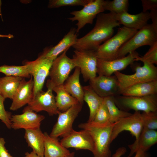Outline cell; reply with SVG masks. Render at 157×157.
Here are the masks:
<instances>
[{
	"instance_id": "obj_33",
	"label": "cell",
	"mask_w": 157,
	"mask_h": 157,
	"mask_svg": "<svg viewBox=\"0 0 157 157\" xmlns=\"http://www.w3.org/2000/svg\"><path fill=\"white\" fill-rule=\"evenodd\" d=\"M142 119L143 128L156 130L157 129V111L141 113Z\"/></svg>"
},
{
	"instance_id": "obj_23",
	"label": "cell",
	"mask_w": 157,
	"mask_h": 157,
	"mask_svg": "<svg viewBox=\"0 0 157 157\" xmlns=\"http://www.w3.org/2000/svg\"><path fill=\"white\" fill-rule=\"evenodd\" d=\"M24 138L33 151L39 157H44V135L40 128L25 130Z\"/></svg>"
},
{
	"instance_id": "obj_16",
	"label": "cell",
	"mask_w": 157,
	"mask_h": 157,
	"mask_svg": "<svg viewBox=\"0 0 157 157\" xmlns=\"http://www.w3.org/2000/svg\"><path fill=\"white\" fill-rule=\"evenodd\" d=\"M45 118L44 116L37 114L27 106L24 108L22 114L12 115L11 128L25 130L40 128L41 122Z\"/></svg>"
},
{
	"instance_id": "obj_36",
	"label": "cell",
	"mask_w": 157,
	"mask_h": 157,
	"mask_svg": "<svg viewBox=\"0 0 157 157\" xmlns=\"http://www.w3.org/2000/svg\"><path fill=\"white\" fill-rule=\"evenodd\" d=\"M5 99L0 94V119L9 129L11 128L10 119L11 113L6 111L4 108V102Z\"/></svg>"
},
{
	"instance_id": "obj_37",
	"label": "cell",
	"mask_w": 157,
	"mask_h": 157,
	"mask_svg": "<svg viewBox=\"0 0 157 157\" xmlns=\"http://www.w3.org/2000/svg\"><path fill=\"white\" fill-rule=\"evenodd\" d=\"M142 12H146L150 10V11L157 10V0H142Z\"/></svg>"
},
{
	"instance_id": "obj_35",
	"label": "cell",
	"mask_w": 157,
	"mask_h": 157,
	"mask_svg": "<svg viewBox=\"0 0 157 157\" xmlns=\"http://www.w3.org/2000/svg\"><path fill=\"white\" fill-rule=\"evenodd\" d=\"M140 61L143 63L146 62L151 64H157V42L150 46L146 53L142 57L138 56L135 61Z\"/></svg>"
},
{
	"instance_id": "obj_6",
	"label": "cell",
	"mask_w": 157,
	"mask_h": 157,
	"mask_svg": "<svg viewBox=\"0 0 157 157\" xmlns=\"http://www.w3.org/2000/svg\"><path fill=\"white\" fill-rule=\"evenodd\" d=\"M114 98L116 106L122 110L128 112L132 110L145 113L157 111V94L142 97L115 96Z\"/></svg>"
},
{
	"instance_id": "obj_9",
	"label": "cell",
	"mask_w": 157,
	"mask_h": 157,
	"mask_svg": "<svg viewBox=\"0 0 157 157\" xmlns=\"http://www.w3.org/2000/svg\"><path fill=\"white\" fill-rule=\"evenodd\" d=\"M72 58L76 67L80 70L85 82L97 76V58L95 51L75 50Z\"/></svg>"
},
{
	"instance_id": "obj_32",
	"label": "cell",
	"mask_w": 157,
	"mask_h": 157,
	"mask_svg": "<svg viewBox=\"0 0 157 157\" xmlns=\"http://www.w3.org/2000/svg\"><path fill=\"white\" fill-rule=\"evenodd\" d=\"M92 0H50L48 7L50 8H58L65 6H82L83 7Z\"/></svg>"
},
{
	"instance_id": "obj_8",
	"label": "cell",
	"mask_w": 157,
	"mask_h": 157,
	"mask_svg": "<svg viewBox=\"0 0 157 157\" xmlns=\"http://www.w3.org/2000/svg\"><path fill=\"white\" fill-rule=\"evenodd\" d=\"M104 0H92L88 4L83 7L81 10L70 12L73 16L68 18L72 22L76 21L78 33L87 24H92L94 19L99 14L105 10L103 7Z\"/></svg>"
},
{
	"instance_id": "obj_20",
	"label": "cell",
	"mask_w": 157,
	"mask_h": 157,
	"mask_svg": "<svg viewBox=\"0 0 157 157\" xmlns=\"http://www.w3.org/2000/svg\"><path fill=\"white\" fill-rule=\"evenodd\" d=\"M157 142V131L143 129L138 138L133 144L128 145L130 152L127 157L131 156L138 151L146 152Z\"/></svg>"
},
{
	"instance_id": "obj_31",
	"label": "cell",
	"mask_w": 157,
	"mask_h": 157,
	"mask_svg": "<svg viewBox=\"0 0 157 157\" xmlns=\"http://www.w3.org/2000/svg\"><path fill=\"white\" fill-rule=\"evenodd\" d=\"M129 6L128 0L104 1L103 7L104 10H108L110 12L116 14L128 12Z\"/></svg>"
},
{
	"instance_id": "obj_40",
	"label": "cell",
	"mask_w": 157,
	"mask_h": 157,
	"mask_svg": "<svg viewBox=\"0 0 157 157\" xmlns=\"http://www.w3.org/2000/svg\"><path fill=\"white\" fill-rule=\"evenodd\" d=\"M150 19L152 21L151 24L154 28L157 30V10L150 11L149 13Z\"/></svg>"
},
{
	"instance_id": "obj_34",
	"label": "cell",
	"mask_w": 157,
	"mask_h": 157,
	"mask_svg": "<svg viewBox=\"0 0 157 157\" xmlns=\"http://www.w3.org/2000/svg\"><path fill=\"white\" fill-rule=\"evenodd\" d=\"M90 122L99 125L110 123L109 113L104 101L97 113L93 121Z\"/></svg>"
},
{
	"instance_id": "obj_12",
	"label": "cell",
	"mask_w": 157,
	"mask_h": 157,
	"mask_svg": "<svg viewBox=\"0 0 157 157\" xmlns=\"http://www.w3.org/2000/svg\"><path fill=\"white\" fill-rule=\"evenodd\" d=\"M47 87V91L42 90L37 93L33 97L27 106L36 113L45 111L50 116L58 114L60 111L56 105L53 88Z\"/></svg>"
},
{
	"instance_id": "obj_5",
	"label": "cell",
	"mask_w": 157,
	"mask_h": 157,
	"mask_svg": "<svg viewBox=\"0 0 157 157\" xmlns=\"http://www.w3.org/2000/svg\"><path fill=\"white\" fill-rule=\"evenodd\" d=\"M157 42V30L152 24H147L124 43L119 50L116 59L123 58L138 48L144 45L150 46Z\"/></svg>"
},
{
	"instance_id": "obj_28",
	"label": "cell",
	"mask_w": 157,
	"mask_h": 157,
	"mask_svg": "<svg viewBox=\"0 0 157 157\" xmlns=\"http://www.w3.org/2000/svg\"><path fill=\"white\" fill-rule=\"evenodd\" d=\"M23 78L12 76H6L0 78L1 94L5 99L8 98L12 100Z\"/></svg>"
},
{
	"instance_id": "obj_25",
	"label": "cell",
	"mask_w": 157,
	"mask_h": 157,
	"mask_svg": "<svg viewBox=\"0 0 157 157\" xmlns=\"http://www.w3.org/2000/svg\"><path fill=\"white\" fill-rule=\"evenodd\" d=\"M44 133V157H62L70 153L69 151L61 144L58 138L51 137L46 132Z\"/></svg>"
},
{
	"instance_id": "obj_29",
	"label": "cell",
	"mask_w": 157,
	"mask_h": 157,
	"mask_svg": "<svg viewBox=\"0 0 157 157\" xmlns=\"http://www.w3.org/2000/svg\"><path fill=\"white\" fill-rule=\"evenodd\" d=\"M104 102L106 105L110 116V122L114 123L121 119L131 115L132 113L119 109L116 106L114 96L104 98Z\"/></svg>"
},
{
	"instance_id": "obj_26",
	"label": "cell",
	"mask_w": 157,
	"mask_h": 157,
	"mask_svg": "<svg viewBox=\"0 0 157 157\" xmlns=\"http://www.w3.org/2000/svg\"><path fill=\"white\" fill-rule=\"evenodd\" d=\"M84 101L87 104L90 114L87 122H92L100 107L104 101V98L98 95L89 85L82 86Z\"/></svg>"
},
{
	"instance_id": "obj_30",
	"label": "cell",
	"mask_w": 157,
	"mask_h": 157,
	"mask_svg": "<svg viewBox=\"0 0 157 157\" xmlns=\"http://www.w3.org/2000/svg\"><path fill=\"white\" fill-rule=\"evenodd\" d=\"M0 72L6 76H19L29 78L31 76L29 65L26 62L22 66L8 65L0 66Z\"/></svg>"
},
{
	"instance_id": "obj_7",
	"label": "cell",
	"mask_w": 157,
	"mask_h": 157,
	"mask_svg": "<svg viewBox=\"0 0 157 157\" xmlns=\"http://www.w3.org/2000/svg\"><path fill=\"white\" fill-rule=\"evenodd\" d=\"M69 49L53 60L49 75L50 79L47 81V86L53 88L55 86L63 84L71 71L76 67L72 59L66 54Z\"/></svg>"
},
{
	"instance_id": "obj_11",
	"label": "cell",
	"mask_w": 157,
	"mask_h": 157,
	"mask_svg": "<svg viewBox=\"0 0 157 157\" xmlns=\"http://www.w3.org/2000/svg\"><path fill=\"white\" fill-rule=\"evenodd\" d=\"M83 105L78 102L64 112L60 111L57 121L49 135L58 138L72 131L73 122L81 112Z\"/></svg>"
},
{
	"instance_id": "obj_24",
	"label": "cell",
	"mask_w": 157,
	"mask_h": 157,
	"mask_svg": "<svg viewBox=\"0 0 157 157\" xmlns=\"http://www.w3.org/2000/svg\"><path fill=\"white\" fill-rule=\"evenodd\" d=\"M157 94V80L138 83L128 88L121 94L130 97H142Z\"/></svg>"
},
{
	"instance_id": "obj_4",
	"label": "cell",
	"mask_w": 157,
	"mask_h": 157,
	"mask_svg": "<svg viewBox=\"0 0 157 157\" xmlns=\"http://www.w3.org/2000/svg\"><path fill=\"white\" fill-rule=\"evenodd\" d=\"M138 31L124 26L118 28L115 35L104 42L95 51L97 58L106 60L116 59L120 47Z\"/></svg>"
},
{
	"instance_id": "obj_27",
	"label": "cell",
	"mask_w": 157,
	"mask_h": 157,
	"mask_svg": "<svg viewBox=\"0 0 157 157\" xmlns=\"http://www.w3.org/2000/svg\"><path fill=\"white\" fill-rule=\"evenodd\" d=\"M53 91L56 94L55 98L57 108L60 111L64 112L78 103L66 90L63 84L54 87Z\"/></svg>"
},
{
	"instance_id": "obj_2",
	"label": "cell",
	"mask_w": 157,
	"mask_h": 157,
	"mask_svg": "<svg viewBox=\"0 0 157 157\" xmlns=\"http://www.w3.org/2000/svg\"><path fill=\"white\" fill-rule=\"evenodd\" d=\"M114 123L99 125L92 122L81 123L78 127L90 133L94 144L93 157H111L110 137Z\"/></svg>"
},
{
	"instance_id": "obj_22",
	"label": "cell",
	"mask_w": 157,
	"mask_h": 157,
	"mask_svg": "<svg viewBox=\"0 0 157 157\" xmlns=\"http://www.w3.org/2000/svg\"><path fill=\"white\" fill-rule=\"evenodd\" d=\"M80 70L76 67L73 74L68 78L63 84L66 90L78 102L83 105L84 93L82 86L80 82Z\"/></svg>"
},
{
	"instance_id": "obj_41",
	"label": "cell",
	"mask_w": 157,
	"mask_h": 157,
	"mask_svg": "<svg viewBox=\"0 0 157 157\" xmlns=\"http://www.w3.org/2000/svg\"><path fill=\"white\" fill-rule=\"evenodd\" d=\"M24 157H40L34 151H32L30 153L26 152Z\"/></svg>"
},
{
	"instance_id": "obj_19",
	"label": "cell",
	"mask_w": 157,
	"mask_h": 157,
	"mask_svg": "<svg viewBox=\"0 0 157 157\" xmlns=\"http://www.w3.org/2000/svg\"><path fill=\"white\" fill-rule=\"evenodd\" d=\"M24 78L21 81L12 99L10 108L11 110H16L28 104L33 97L34 82L32 76L28 81Z\"/></svg>"
},
{
	"instance_id": "obj_18",
	"label": "cell",
	"mask_w": 157,
	"mask_h": 157,
	"mask_svg": "<svg viewBox=\"0 0 157 157\" xmlns=\"http://www.w3.org/2000/svg\"><path fill=\"white\" fill-rule=\"evenodd\" d=\"M77 34L76 29L72 28L56 45L46 48L39 56L54 60L60 54L75 44Z\"/></svg>"
},
{
	"instance_id": "obj_3",
	"label": "cell",
	"mask_w": 157,
	"mask_h": 157,
	"mask_svg": "<svg viewBox=\"0 0 157 157\" xmlns=\"http://www.w3.org/2000/svg\"><path fill=\"white\" fill-rule=\"evenodd\" d=\"M143 65H134L135 72L130 75L123 74L119 71L114 74L118 83V94L135 84L141 82L157 80V68L154 65L144 62Z\"/></svg>"
},
{
	"instance_id": "obj_21",
	"label": "cell",
	"mask_w": 157,
	"mask_h": 157,
	"mask_svg": "<svg viewBox=\"0 0 157 157\" xmlns=\"http://www.w3.org/2000/svg\"><path fill=\"white\" fill-rule=\"evenodd\" d=\"M117 20L120 24H122L126 28L140 30L147 25L150 19L149 13L142 12L137 14H131L128 12H123L116 14Z\"/></svg>"
},
{
	"instance_id": "obj_38",
	"label": "cell",
	"mask_w": 157,
	"mask_h": 157,
	"mask_svg": "<svg viewBox=\"0 0 157 157\" xmlns=\"http://www.w3.org/2000/svg\"><path fill=\"white\" fill-rule=\"evenodd\" d=\"M126 151V148L124 147L119 148L117 150L112 157H121L125 154ZM134 157H149V156L146 152L138 151L135 153V155Z\"/></svg>"
},
{
	"instance_id": "obj_14",
	"label": "cell",
	"mask_w": 157,
	"mask_h": 157,
	"mask_svg": "<svg viewBox=\"0 0 157 157\" xmlns=\"http://www.w3.org/2000/svg\"><path fill=\"white\" fill-rule=\"evenodd\" d=\"M61 144L67 149L88 150L92 153L94 149L92 138L87 131L82 129L77 131L73 129L62 136L60 141Z\"/></svg>"
},
{
	"instance_id": "obj_13",
	"label": "cell",
	"mask_w": 157,
	"mask_h": 157,
	"mask_svg": "<svg viewBox=\"0 0 157 157\" xmlns=\"http://www.w3.org/2000/svg\"><path fill=\"white\" fill-rule=\"evenodd\" d=\"M53 60L39 56L33 61H28L31 76L33 77V96L42 90L45 80L49 76Z\"/></svg>"
},
{
	"instance_id": "obj_17",
	"label": "cell",
	"mask_w": 157,
	"mask_h": 157,
	"mask_svg": "<svg viewBox=\"0 0 157 157\" xmlns=\"http://www.w3.org/2000/svg\"><path fill=\"white\" fill-rule=\"evenodd\" d=\"M89 85L99 96L104 98L118 94V83L114 75H99L89 80Z\"/></svg>"
},
{
	"instance_id": "obj_42",
	"label": "cell",
	"mask_w": 157,
	"mask_h": 157,
	"mask_svg": "<svg viewBox=\"0 0 157 157\" xmlns=\"http://www.w3.org/2000/svg\"><path fill=\"white\" fill-rule=\"evenodd\" d=\"M13 35L10 34H9L8 35L0 34V37L7 38L10 39L13 38Z\"/></svg>"
},
{
	"instance_id": "obj_1",
	"label": "cell",
	"mask_w": 157,
	"mask_h": 157,
	"mask_svg": "<svg viewBox=\"0 0 157 157\" xmlns=\"http://www.w3.org/2000/svg\"><path fill=\"white\" fill-rule=\"evenodd\" d=\"M116 15L111 12L98 15L93 28L83 37L77 38L73 47L79 51H95L102 42L112 37L114 28L120 26Z\"/></svg>"
},
{
	"instance_id": "obj_15",
	"label": "cell",
	"mask_w": 157,
	"mask_h": 157,
	"mask_svg": "<svg viewBox=\"0 0 157 157\" xmlns=\"http://www.w3.org/2000/svg\"><path fill=\"white\" fill-rule=\"evenodd\" d=\"M139 54L135 51L123 58L110 60L97 59V73L99 75L110 76L115 72L125 69L135 61Z\"/></svg>"
},
{
	"instance_id": "obj_39",
	"label": "cell",
	"mask_w": 157,
	"mask_h": 157,
	"mask_svg": "<svg viewBox=\"0 0 157 157\" xmlns=\"http://www.w3.org/2000/svg\"><path fill=\"white\" fill-rule=\"evenodd\" d=\"M4 139L0 137V157H13L6 149Z\"/></svg>"
},
{
	"instance_id": "obj_10",
	"label": "cell",
	"mask_w": 157,
	"mask_h": 157,
	"mask_svg": "<svg viewBox=\"0 0 157 157\" xmlns=\"http://www.w3.org/2000/svg\"><path fill=\"white\" fill-rule=\"evenodd\" d=\"M143 128L142 119L140 111H135L131 115L122 118L114 123L110 137L111 143L119 134L124 131H129L135 140L139 138Z\"/></svg>"
},
{
	"instance_id": "obj_43",
	"label": "cell",
	"mask_w": 157,
	"mask_h": 157,
	"mask_svg": "<svg viewBox=\"0 0 157 157\" xmlns=\"http://www.w3.org/2000/svg\"><path fill=\"white\" fill-rule=\"evenodd\" d=\"M74 152H70L68 155L62 157H74Z\"/></svg>"
}]
</instances>
